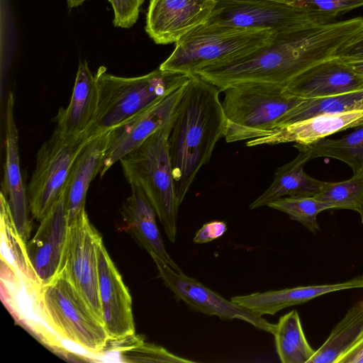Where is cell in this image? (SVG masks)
Wrapping results in <instances>:
<instances>
[{
	"mask_svg": "<svg viewBox=\"0 0 363 363\" xmlns=\"http://www.w3.org/2000/svg\"><path fill=\"white\" fill-rule=\"evenodd\" d=\"M363 29V17L315 23L275 33L272 41L247 54L206 67L196 75L220 91L242 83L286 86L313 66L336 57Z\"/></svg>",
	"mask_w": 363,
	"mask_h": 363,
	"instance_id": "6da1fadb",
	"label": "cell"
},
{
	"mask_svg": "<svg viewBox=\"0 0 363 363\" xmlns=\"http://www.w3.org/2000/svg\"><path fill=\"white\" fill-rule=\"evenodd\" d=\"M220 90L198 75L186 84L168 138L177 201H184L198 172L225 137L226 118Z\"/></svg>",
	"mask_w": 363,
	"mask_h": 363,
	"instance_id": "7a4b0ae2",
	"label": "cell"
},
{
	"mask_svg": "<svg viewBox=\"0 0 363 363\" xmlns=\"http://www.w3.org/2000/svg\"><path fill=\"white\" fill-rule=\"evenodd\" d=\"M95 76L99 101L94 118L86 130L89 138L121 125L191 77L160 67L145 75L123 77L107 72L104 66L98 69Z\"/></svg>",
	"mask_w": 363,
	"mask_h": 363,
	"instance_id": "3957f363",
	"label": "cell"
},
{
	"mask_svg": "<svg viewBox=\"0 0 363 363\" xmlns=\"http://www.w3.org/2000/svg\"><path fill=\"white\" fill-rule=\"evenodd\" d=\"M173 121L120 160L125 179L143 190L172 242L176 240L179 206L168 145Z\"/></svg>",
	"mask_w": 363,
	"mask_h": 363,
	"instance_id": "277c9868",
	"label": "cell"
},
{
	"mask_svg": "<svg viewBox=\"0 0 363 363\" xmlns=\"http://www.w3.org/2000/svg\"><path fill=\"white\" fill-rule=\"evenodd\" d=\"M275 32L266 29L205 23L176 42V46L160 68L196 75L209 65L242 56L270 43Z\"/></svg>",
	"mask_w": 363,
	"mask_h": 363,
	"instance_id": "5b68a950",
	"label": "cell"
},
{
	"mask_svg": "<svg viewBox=\"0 0 363 363\" xmlns=\"http://www.w3.org/2000/svg\"><path fill=\"white\" fill-rule=\"evenodd\" d=\"M227 143L250 140L269 135L284 117L303 100L286 93L284 86L242 83L223 90Z\"/></svg>",
	"mask_w": 363,
	"mask_h": 363,
	"instance_id": "8992f818",
	"label": "cell"
},
{
	"mask_svg": "<svg viewBox=\"0 0 363 363\" xmlns=\"http://www.w3.org/2000/svg\"><path fill=\"white\" fill-rule=\"evenodd\" d=\"M38 301L45 322L62 340L89 354L102 355L109 336L63 268L41 285Z\"/></svg>",
	"mask_w": 363,
	"mask_h": 363,
	"instance_id": "52a82bcc",
	"label": "cell"
},
{
	"mask_svg": "<svg viewBox=\"0 0 363 363\" xmlns=\"http://www.w3.org/2000/svg\"><path fill=\"white\" fill-rule=\"evenodd\" d=\"M89 138L86 133L67 137L54 130L40 146L27 191L34 218L40 221L65 191L74 162Z\"/></svg>",
	"mask_w": 363,
	"mask_h": 363,
	"instance_id": "ba28073f",
	"label": "cell"
},
{
	"mask_svg": "<svg viewBox=\"0 0 363 363\" xmlns=\"http://www.w3.org/2000/svg\"><path fill=\"white\" fill-rule=\"evenodd\" d=\"M335 18L294 4L267 0H218L206 23L282 33L312 24L332 22Z\"/></svg>",
	"mask_w": 363,
	"mask_h": 363,
	"instance_id": "9c48e42d",
	"label": "cell"
},
{
	"mask_svg": "<svg viewBox=\"0 0 363 363\" xmlns=\"http://www.w3.org/2000/svg\"><path fill=\"white\" fill-rule=\"evenodd\" d=\"M102 240L86 211L69 225L61 265L68 279L103 323L99 294L97 246Z\"/></svg>",
	"mask_w": 363,
	"mask_h": 363,
	"instance_id": "30bf717a",
	"label": "cell"
},
{
	"mask_svg": "<svg viewBox=\"0 0 363 363\" xmlns=\"http://www.w3.org/2000/svg\"><path fill=\"white\" fill-rule=\"evenodd\" d=\"M159 277L166 286L174 294L179 301L184 302L191 309L208 315H216L220 319H238L245 321L258 330H262L273 335L275 324L252 311L245 308L233 301H228L205 286L194 278L183 272H178L157 257H152Z\"/></svg>",
	"mask_w": 363,
	"mask_h": 363,
	"instance_id": "8fae6325",
	"label": "cell"
},
{
	"mask_svg": "<svg viewBox=\"0 0 363 363\" xmlns=\"http://www.w3.org/2000/svg\"><path fill=\"white\" fill-rule=\"evenodd\" d=\"M186 82L111 130L107 150L99 173L101 178L115 163L174 119Z\"/></svg>",
	"mask_w": 363,
	"mask_h": 363,
	"instance_id": "7c38bea8",
	"label": "cell"
},
{
	"mask_svg": "<svg viewBox=\"0 0 363 363\" xmlns=\"http://www.w3.org/2000/svg\"><path fill=\"white\" fill-rule=\"evenodd\" d=\"M99 294L103 323L110 342L135 335L132 299L101 240L97 246Z\"/></svg>",
	"mask_w": 363,
	"mask_h": 363,
	"instance_id": "4fadbf2b",
	"label": "cell"
},
{
	"mask_svg": "<svg viewBox=\"0 0 363 363\" xmlns=\"http://www.w3.org/2000/svg\"><path fill=\"white\" fill-rule=\"evenodd\" d=\"M218 0H150L145 31L157 44L176 43L204 24Z\"/></svg>",
	"mask_w": 363,
	"mask_h": 363,
	"instance_id": "5bb4252c",
	"label": "cell"
},
{
	"mask_svg": "<svg viewBox=\"0 0 363 363\" xmlns=\"http://www.w3.org/2000/svg\"><path fill=\"white\" fill-rule=\"evenodd\" d=\"M69 227L65 189L26 243L28 258L41 285L50 281L60 269Z\"/></svg>",
	"mask_w": 363,
	"mask_h": 363,
	"instance_id": "9a60e30c",
	"label": "cell"
},
{
	"mask_svg": "<svg viewBox=\"0 0 363 363\" xmlns=\"http://www.w3.org/2000/svg\"><path fill=\"white\" fill-rule=\"evenodd\" d=\"M14 96L8 95L5 113L6 161L1 192L7 199L18 234L27 243L32 229L29 203L20 166L18 130L13 114Z\"/></svg>",
	"mask_w": 363,
	"mask_h": 363,
	"instance_id": "2e32d148",
	"label": "cell"
},
{
	"mask_svg": "<svg viewBox=\"0 0 363 363\" xmlns=\"http://www.w3.org/2000/svg\"><path fill=\"white\" fill-rule=\"evenodd\" d=\"M363 89V75L340 57L320 62L303 72L285 86L286 93L303 99L334 96Z\"/></svg>",
	"mask_w": 363,
	"mask_h": 363,
	"instance_id": "e0dca14e",
	"label": "cell"
},
{
	"mask_svg": "<svg viewBox=\"0 0 363 363\" xmlns=\"http://www.w3.org/2000/svg\"><path fill=\"white\" fill-rule=\"evenodd\" d=\"M363 124V111L324 113L281 125L267 135L247 140V147L294 143L308 145Z\"/></svg>",
	"mask_w": 363,
	"mask_h": 363,
	"instance_id": "ac0fdd59",
	"label": "cell"
},
{
	"mask_svg": "<svg viewBox=\"0 0 363 363\" xmlns=\"http://www.w3.org/2000/svg\"><path fill=\"white\" fill-rule=\"evenodd\" d=\"M99 101L96 79L86 62L79 65L72 96L66 108L55 117V131L67 137L79 136L90 126Z\"/></svg>",
	"mask_w": 363,
	"mask_h": 363,
	"instance_id": "d6986e66",
	"label": "cell"
},
{
	"mask_svg": "<svg viewBox=\"0 0 363 363\" xmlns=\"http://www.w3.org/2000/svg\"><path fill=\"white\" fill-rule=\"evenodd\" d=\"M111 130L90 138L74 162L66 188L69 225L85 211L87 191L91 182L101 169Z\"/></svg>",
	"mask_w": 363,
	"mask_h": 363,
	"instance_id": "ffe728a7",
	"label": "cell"
},
{
	"mask_svg": "<svg viewBox=\"0 0 363 363\" xmlns=\"http://www.w3.org/2000/svg\"><path fill=\"white\" fill-rule=\"evenodd\" d=\"M362 287L363 277H357L347 281L333 284L301 286L236 296L232 297L230 300L262 316L263 315H274L285 308L308 302L328 293Z\"/></svg>",
	"mask_w": 363,
	"mask_h": 363,
	"instance_id": "44dd1931",
	"label": "cell"
},
{
	"mask_svg": "<svg viewBox=\"0 0 363 363\" xmlns=\"http://www.w3.org/2000/svg\"><path fill=\"white\" fill-rule=\"evenodd\" d=\"M130 185L131 194L123 202L121 210L127 228L151 257H157L175 271L183 272L166 250L150 202L138 186Z\"/></svg>",
	"mask_w": 363,
	"mask_h": 363,
	"instance_id": "7402d4cb",
	"label": "cell"
},
{
	"mask_svg": "<svg viewBox=\"0 0 363 363\" xmlns=\"http://www.w3.org/2000/svg\"><path fill=\"white\" fill-rule=\"evenodd\" d=\"M294 146L298 150L297 156L276 170L270 186L250 204V209L267 206L284 196H315L319 192L325 182L310 177L303 169L312 160L310 153L300 145Z\"/></svg>",
	"mask_w": 363,
	"mask_h": 363,
	"instance_id": "603a6c76",
	"label": "cell"
},
{
	"mask_svg": "<svg viewBox=\"0 0 363 363\" xmlns=\"http://www.w3.org/2000/svg\"><path fill=\"white\" fill-rule=\"evenodd\" d=\"M363 337V301L352 307L308 363H337Z\"/></svg>",
	"mask_w": 363,
	"mask_h": 363,
	"instance_id": "cb8c5ba5",
	"label": "cell"
},
{
	"mask_svg": "<svg viewBox=\"0 0 363 363\" xmlns=\"http://www.w3.org/2000/svg\"><path fill=\"white\" fill-rule=\"evenodd\" d=\"M0 206L1 261L20 275L40 284L28 258L26 243L18 233L7 199L2 192L0 194Z\"/></svg>",
	"mask_w": 363,
	"mask_h": 363,
	"instance_id": "d4e9b609",
	"label": "cell"
},
{
	"mask_svg": "<svg viewBox=\"0 0 363 363\" xmlns=\"http://www.w3.org/2000/svg\"><path fill=\"white\" fill-rule=\"evenodd\" d=\"M277 354L282 363H308L315 350L304 335L296 310L281 316L273 333Z\"/></svg>",
	"mask_w": 363,
	"mask_h": 363,
	"instance_id": "484cf974",
	"label": "cell"
},
{
	"mask_svg": "<svg viewBox=\"0 0 363 363\" xmlns=\"http://www.w3.org/2000/svg\"><path fill=\"white\" fill-rule=\"evenodd\" d=\"M300 145L310 153L312 160L335 159L347 164L353 173L363 169V124L341 138H324L308 145Z\"/></svg>",
	"mask_w": 363,
	"mask_h": 363,
	"instance_id": "4316f807",
	"label": "cell"
},
{
	"mask_svg": "<svg viewBox=\"0 0 363 363\" xmlns=\"http://www.w3.org/2000/svg\"><path fill=\"white\" fill-rule=\"evenodd\" d=\"M361 111H363V89L330 96L305 99L284 117L279 127L319 114Z\"/></svg>",
	"mask_w": 363,
	"mask_h": 363,
	"instance_id": "83f0119b",
	"label": "cell"
},
{
	"mask_svg": "<svg viewBox=\"0 0 363 363\" xmlns=\"http://www.w3.org/2000/svg\"><path fill=\"white\" fill-rule=\"evenodd\" d=\"M330 205L333 209H348L357 212L363 219V169L351 178L339 182H324L314 196Z\"/></svg>",
	"mask_w": 363,
	"mask_h": 363,
	"instance_id": "f1b7e54d",
	"label": "cell"
},
{
	"mask_svg": "<svg viewBox=\"0 0 363 363\" xmlns=\"http://www.w3.org/2000/svg\"><path fill=\"white\" fill-rule=\"evenodd\" d=\"M267 206L286 213L291 220L301 223L313 233L320 230L318 214L333 209L330 205L314 196H306L281 197L270 202Z\"/></svg>",
	"mask_w": 363,
	"mask_h": 363,
	"instance_id": "f546056e",
	"label": "cell"
},
{
	"mask_svg": "<svg viewBox=\"0 0 363 363\" xmlns=\"http://www.w3.org/2000/svg\"><path fill=\"white\" fill-rule=\"evenodd\" d=\"M108 346H115L111 350L120 354L123 362H194L177 356L160 346L145 342L135 335L119 342H110Z\"/></svg>",
	"mask_w": 363,
	"mask_h": 363,
	"instance_id": "4dcf8cb0",
	"label": "cell"
},
{
	"mask_svg": "<svg viewBox=\"0 0 363 363\" xmlns=\"http://www.w3.org/2000/svg\"><path fill=\"white\" fill-rule=\"evenodd\" d=\"M294 4L336 18L340 14L362 7L363 0H299Z\"/></svg>",
	"mask_w": 363,
	"mask_h": 363,
	"instance_id": "1f68e13d",
	"label": "cell"
},
{
	"mask_svg": "<svg viewBox=\"0 0 363 363\" xmlns=\"http://www.w3.org/2000/svg\"><path fill=\"white\" fill-rule=\"evenodd\" d=\"M113 10V25L129 28L137 21L144 0H108Z\"/></svg>",
	"mask_w": 363,
	"mask_h": 363,
	"instance_id": "d6a6232c",
	"label": "cell"
},
{
	"mask_svg": "<svg viewBox=\"0 0 363 363\" xmlns=\"http://www.w3.org/2000/svg\"><path fill=\"white\" fill-rule=\"evenodd\" d=\"M227 229L224 221L213 220L206 223L196 232L193 241L196 244L211 242L223 236Z\"/></svg>",
	"mask_w": 363,
	"mask_h": 363,
	"instance_id": "836d02e7",
	"label": "cell"
},
{
	"mask_svg": "<svg viewBox=\"0 0 363 363\" xmlns=\"http://www.w3.org/2000/svg\"><path fill=\"white\" fill-rule=\"evenodd\" d=\"M340 58L363 57V30L352 40L345 44L337 52Z\"/></svg>",
	"mask_w": 363,
	"mask_h": 363,
	"instance_id": "e575fe53",
	"label": "cell"
},
{
	"mask_svg": "<svg viewBox=\"0 0 363 363\" xmlns=\"http://www.w3.org/2000/svg\"><path fill=\"white\" fill-rule=\"evenodd\" d=\"M337 363H363V337Z\"/></svg>",
	"mask_w": 363,
	"mask_h": 363,
	"instance_id": "d590c367",
	"label": "cell"
},
{
	"mask_svg": "<svg viewBox=\"0 0 363 363\" xmlns=\"http://www.w3.org/2000/svg\"><path fill=\"white\" fill-rule=\"evenodd\" d=\"M340 59L352 70L363 75V57Z\"/></svg>",
	"mask_w": 363,
	"mask_h": 363,
	"instance_id": "8d00e7d4",
	"label": "cell"
},
{
	"mask_svg": "<svg viewBox=\"0 0 363 363\" xmlns=\"http://www.w3.org/2000/svg\"><path fill=\"white\" fill-rule=\"evenodd\" d=\"M86 0H67L68 8L72 9L82 5Z\"/></svg>",
	"mask_w": 363,
	"mask_h": 363,
	"instance_id": "74e56055",
	"label": "cell"
},
{
	"mask_svg": "<svg viewBox=\"0 0 363 363\" xmlns=\"http://www.w3.org/2000/svg\"><path fill=\"white\" fill-rule=\"evenodd\" d=\"M267 1H277V2H282V3H289V4H294L299 0H267Z\"/></svg>",
	"mask_w": 363,
	"mask_h": 363,
	"instance_id": "f35d334b",
	"label": "cell"
},
{
	"mask_svg": "<svg viewBox=\"0 0 363 363\" xmlns=\"http://www.w3.org/2000/svg\"><path fill=\"white\" fill-rule=\"evenodd\" d=\"M362 223H363V219L362 220Z\"/></svg>",
	"mask_w": 363,
	"mask_h": 363,
	"instance_id": "ab89813d",
	"label": "cell"
}]
</instances>
